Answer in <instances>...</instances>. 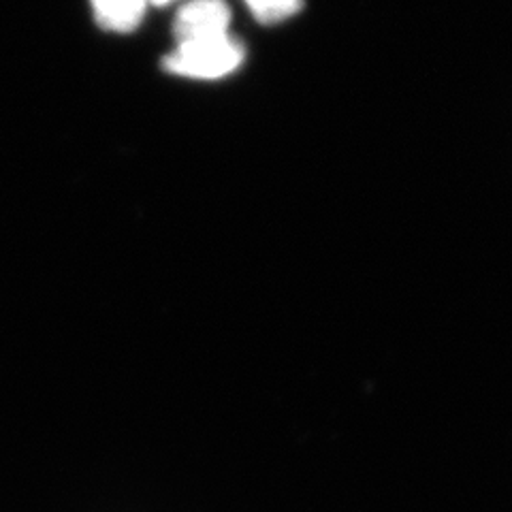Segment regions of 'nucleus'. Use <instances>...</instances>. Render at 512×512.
<instances>
[{"label":"nucleus","mask_w":512,"mask_h":512,"mask_svg":"<svg viewBox=\"0 0 512 512\" xmlns=\"http://www.w3.org/2000/svg\"><path fill=\"white\" fill-rule=\"evenodd\" d=\"M246 50L235 37L180 43L163 58V69L190 79H220L242 67Z\"/></svg>","instance_id":"f257e3e1"},{"label":"nucleus","mask_w":512,"mask_h":512,"mask_svg":"<svg viewBox=\"0 0 512 512\" xmlns=\"http://www.w3.org/2000/svg\"><path fill=\"white\" fill-rule=\"evenodd\" d=\"M231 26V9L224 0H190L173 22L175 41L192 43L205 39L227 37Z\"/></svg>","instance_id":"f03ea898"},{"label":"nucleus","mask_w":512,"mask_h":512,"mask_svg":"<svg viewBox=\"0 0 512 512\" xmlns=\"http://www.w3.org/2000/svg\"><path fill=\"white\" fill-rule=\"evenodd\" d=\"M90 3L96 24L103 30L126 35V32L137 30L150 0H90Z\"/></svg>","instance_id":"7ed1b4c3"},{"label":"nucleus","mask_w":512,"mask_h":512,"mask_svg":"<svg viewBox=\"0 0 512 512\" xmlns=\"http://www.w3.org/2000/svg\"><path fill=\"white\" fill-rule=\"evenodd\" d=\"M250 13L261 24H278L293 18L303 9V0H244Z\"/></svg>","instance_id":"20e7f679"},{"label":"nucleus","mask_w":512,"mask_h":512,"mask_svg":"<svg viewBox=\"0 0 512 512\" xmlns=\"http://www.w3.org/2000/svg\"><path fill=\"white\" fill-rule=\"evenodd\" d=\"M150 3H154L156 7H165V5L173 3V0H150Z\"/></svg>","instance_id":"39448f33"}]
</instances>
